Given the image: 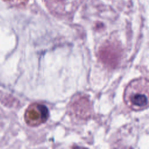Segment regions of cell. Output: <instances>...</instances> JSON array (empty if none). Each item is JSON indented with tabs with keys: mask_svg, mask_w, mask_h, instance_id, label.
<instances>
[{
	"mask_svg": "<svg viewBox=\"0 0 149 149\" xmlns=\"http://www.w3.org/2000/svg\"><path fill=\"white\" fill-rule=\"evenodd\" d=\"M84 0H44L48 11L54 16L66 17L72 16Z\"/></svg>",
	"mask_w": 149,
	"mask_h": 149,
	"instance_id": "obj_2",
	"label": "cell"
},
{
	"mask_svg": "<svg viewBox=\"0 0 149 149\" xmlns=\"http://www.w3.org/2000/svg\"><path fill=\"white\" fill-rule=\"evenodd\" d=\"M123 100L133 111H141L148 106V80L141 77L132 80L126 87Z\"/></svg>",
	"mask_w": 149,
	"mask_h": 149,
	"instance_id": "obj_1",
	"label": "cell"
},
{
	"mask_svg": "<svg viewBox=\"0 0 149 149\" xmlns=\"http://www.w3.org/2000/svg\"><path fill=\"white\" fill-rule=\"evenodd\" d=\"M49 117L47 107L40 103L31 104L26 109L24 120L30 126H37L45 123Z\"/></svg>",
	"mask_w": 149,
	"mask_h": 149,
	"instance_id": "obj_3",
	"label": "cell"
},
{
	"mask_svg": "<svg viewBox=\"0 0 149 149\" xmlns=\"http://www.w3.org/2000/svg\"><path fill=\"white\" fill-rule=\"evenodd\" d=\"M99 58L106 65L115 67L118 65L120 56V49L112 42H107L99 49Z\"/></svg>",
	"mask_w": 149,
	"mask_h": 149,
	"instance_id": "obj_5",
	"label": "cell"
},
{
	"mask_svg": "<svg viewBox=\"0 0 149 149\" xmlns=\"http://www.w3.org/2000/svg\"><path fill=\"white\" fill-rule=\"evenodd\" d=\"M7 4L13 6H23L26 5L29 0H2Z\"/></svg>",
	"mask_w": 149,
	"mask_h": 149,
	"instance_id": "obj_6",
	"label": "cell"
},
{
	"mask_svg": "<svg viewBox=\"0 0 149 149\" xmlns=\"http://www.w3.org/2000/svg\"><path fill=\"white\" fill-rule=\"evenodd\" d=\"M69 111L76 118L88 119L92 114V108L88 98L84 96L75 97L70 104Z\"/></svg>",
	"mask_w": 149,
	"mask_h": 149,
	"instance_id": "obj_4",
	"label": "cell"
}]
</instances>
